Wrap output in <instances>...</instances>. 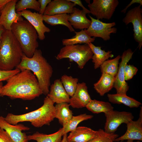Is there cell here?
Segmentation results:
<instances>
[{"mask_svg": "<svg viewBox=\"0 0 142 142\" xmlns=\"http://www.w3.org/2000/svg\"><path fill=\"white\" fill-rule=\"evenodd\" d=\"M6 81L2 88L0 96L30 100L43 94L36 76L29 70H21Z\"/></svg>", "mask_w": 142, "mask_h": 142, "instance_id": "1", "label": "cell"}, {"mask_svg": "<svg viewBox=\"0 0 142 142\" xmlns=\"http://www.w3.org/2000/svg\"><path fill=\"white\" fill-rule=\"evenodd\" d=\"M16 68L20 70L27 69L33 72L38 80L43 94L47 95L49 92L53 71L40 49H37L30 58L24 54L21 63Z\"/></svg>", "mask_w": 142, "mask_h": 142, "instance_id": "2", "label": "cell"}, {"mask_svg": "<svg viewBox=\"0 0 142 142\" xmlns=\"http://www.w3.org/2000/svg\"><path fill=\"white\" fill-rule=\"evenodd\" d=\"M54 103L47 96L44 99L43 104L40 108L30 112L19 115L8 113L5 120L10 124L15 125L20 122H30L36 127L44 125H49L55 118Z\"/></svg>", "mask_w": 142, "mask_h": 142, "instance_id": "3", "label": "cell"}, {"mask_svg": "<svg viewBox=\"0 0 142 142\" xmlns=\"http://www.w3.org/2000/svg\"><path fill=\"white\" fill-rule=\"evenodd\" d=\"M23 54L20 44L11 31L5 29L0 45V70H9L16 68Z\"/></svg>", "mask_w": 142, "mask_h": 142, "instance_id": "4", "label": "cell"}, {"mask_svg": "<svg viewBox=\"0 0 142 142\" xmlns=\"http://www.w3.org/2000/svg\"><path fill=\"white\" fill-rule=\"evenodd\" d=\"M11 30L18 42L24 54L30 58L39 46L37 32L32 25L24 19L14 23Z\"/></svg>", "mask_w": 142, "mask_h": 142, "instance_id": "5", "label": "cell"}, {"mask_svg": "<svg viewBox=\"0 0 142 142\" xmlns=\"http://www.w3.org/2000/svg\"><path fill=\"white\" fill-rule=\"evenodd\" d=\"M93 55L88 44H77L65 46L60 49L56 58L58 60L68 58L76 63L78 67L82 69L92 59Z\"/></svg>", "mask_w": 142, "mask_h": 142, "instance_id": "6", "label": "cell"}, {"mask_svg": "<svg viewBox=\"0 0 142 142\" xmlns=\"http://www.w3.org/2000/svg\"><path fill=\"white\" fill-rule=\"evenodd\" d=\"M118 0H93L88 5L90 13L97 19L109 20L118 6Z\"/></svg>", "mask_w": 142, "mask_h": 142, "instance_id": "7", "label": "cell"}, {"mask_svg": "<svg viewBox=\"0 0 142 142\" xmlns=\"http://www.w3.org/2000/svg\"><path fill=\"white\" fill-rule=\"evenodd\" d=\"M89 17L91 23L89 27L85 30L90 37L100 38L104 41H107L110 39L111 34L116 33L117 28L114 27L116 25L115 22L106 23L95 19L89 15Z\"/></svg>", "mask_w": 142, "mask_h": 142, "instance_id": "8", "label": "cell"}, {"mask_svg": "<svg viewBox=\"0 0 142 142\" xmlns=\"http://www.w3.org/2000/svg\"><path fill=\"white\" fill-rule=\"evenodd\" d=\"M139 5L129 10L122 20L126 25L132 23L134 40L138 43L140 49L142 45V10Z\"/></svg>", "mask_w": 142, "mask_h": 142, "instance_id": "9", "label": "cell"}, {"mask_svg": "<svg viewBox=\"0 0 142 142\" xmlns=\"http://www.w3.org/2000/svg\"><path fill=\"white\" fill-rule=\"evenodd\" d=\"M104 114L106 119L104 131L109 134L115 133L121 124L123 123L126 124L134 118L131 113L124 111L113 110Z\"/></svg>", "mask_w": 142, "mask_h": 142, "instance_id": "10", "label": "cell"}, {"mask_svg": "<svg viewBox=\"0 0 142 142\" xmlns=\"http://www.w3.org/2000/svg\"><path fill=\"white\" fill-rule=\"evenodd\" d=\"M133 52L130 49L125 50L121 56V60L119 64L118 72L115 78L114 85L116 93L126 94L129 87L124 78L125 69L126 65L132 58Z\"/></svg>", "mask_w": 142, "mask_h": 142, "instance_id": "11", "label": "cell"}, {"mask_svg": "<svg viewBox=\"0 0 142 142\" xmlns=\"http://www.w3.org/2000/svg\"><path fill=\"white\" fill-rule=\"evenodd\" d=\"M17 13L19 16L25 18L34 27L37 32L38 38L40 40H44L45 38V33L50 31L49 28L43 23V15L38 12H33L27 9Z\"/></svg>", "mask_w": 142, "mask_h": 142, "instance_id": "12", "label": "cell"}, {"mask_svg": "<svg viewBox=\"0 0 142 142\" xmlns=\"http://www.w3.org/2000/svg\"><path fill=\"white\" fill-rule=\"evenodd\" d=\"M17 0H10L1 11L0 24L5 29L11 30L13 24L23 19L16 11Z\"/></svg>", "mask_w": 142, "mask_h": 142, "instance_id": "13", "label": "cell"}, {"mask_svg": "<svg viewBox=\"0 0 142 142\" xmlns=\"http://www.w3.org/2000/svg\"><path fill=\"white\" fill-rule=\"evenodd\" d=\"M0 128L6 131L13 142H28L27 135L22 131L28 130L30 128L21 124L13 125L6 121L5 118L0 116Z\"/></svg>", "mask_w": 142, "mask_h": 142, "instance_id": "14", "label": "cell"}, {"mask_svg": "<svg viewBox=\"0 0 142 142\" xmlns=\"http://www.w3.org/2000/svg\"><path fill=\"white\" fill-rule=\"evenodd\" d=\"M138 119L132 120L126 124L127 130L125 133L115 140L118 142L124 140H138L142 141V109L141 108Z\"/></svg>", "mask_w": 142, "mask_h": 142, "instance_id": "15", "label": "cell"}, {"mask_svg": "<svg viewBox=\"0 0 142 142\" xmlns=\"http://www.w3.org/2000/svg\"><path fill=\"white\" fill-rule=\"evenodd\" d=\"M76 6L69 0H54L48 5L43 15L53 16L66 13H72Z\"/></svg>", "mask_w": 142, "mask_h": 142, "instance_id": "16", "label": "cell"}, {"mask_svg": "<svg viewBox=\"0 0 142 142\" xmlns=\"http://www.w3.org/2000/svg\"><path fill=\"white\" fill-rule=\"evenodd\" d=\"M91 100L86 84L78 83L74 93L70 98L69 104L74 108H81L85 107Z\"/></svg>", "mask_w": 142, "mask_h": 142, "instance_id": "17", "label": "cell"}, {"mask_svg": "<svg viewBox=\"0 0 142 142\" xmlns=\"http://www.w3.org/2000/svg\"><path fill=\"white\" fill-rule=\"evenodd\" d=\"M47 96L57 104L69 103L70 97L65 91L59 79L55 80L50 86V90Z\"/></svg>", "mask_w": 142, "mask_h": 142, "instance_id": "18", "label": "cell"}, {"mask_svg": "<svg viewBox=\"0 0 142 142\" xmlns=\"http://www.w3.org/2000/svg\"><path fill=\"white\" fill-rule=\"evenodd\" d=\"M97 131L84 126L77 127L67 136L68 142H88L96 137Z\"/></svg>", "mask_w": 142, "mask_h": 142, "instance_id": "19", "label": "cell"}, {"mask_svg": "<svg viewBox=\"0 0 142 142\" xmlns=\"http://www.w3.org/2000/svg\"><path fill=\"white\" fill-rule=\"evenodd\" d=\"M87 14L84 10L74 7L72 13L69 14L68 21L73 28L81 30L87 29L91 21L86 17Z\"/></svg>", "mask_w": 142, "mask_h": 142, "instance_id": "20", "label": "cell"}, {"mask_svg": "<svg viewBox=\"0 0 142 142\" xmlns=\"http://www.w3.org/2000/svg\"><path fill=\"white\" fill-rule=\"evenodd\" d=\"M88 44L93 53L92 59V62L94 64L95 69L99 67L105 61L109 58H111L114 57V55L111 53V51L106 52L104 50H102L101 47L96 46L92 43Z\"/></svg>", "mask_w": 142, "mask_h": 142, "instance_id": "21", "label": "cell"}, {"mask_svg": "<svg viewBox=\"0 0 142 142\" xmlns=\"http://www.w3.org/2000/svg\"><path fill=\"white\" fill-rule=\"evenodd\" d=\"M115 77L102 73L99 80L94 84V88L101 96H103L113 87Z\"/></svg>", "mask_w": 142, "mask_h": 142, "instance_id": "22", "label": "cell"}, {"mask_svg": "<svg viewBox=\"0 0 142 142\" xmlns=\"http://www.w3.org/2000/svg\"><path fill=\"white\" fill-rule=\"evenodd\" d=\"M64 134L62 128L52 134H46L36 132L32 135H28L27 137L28 141L33 140L37 142H61Z\"/></svg>", "mask_w": 142, "mask_h": 142, "instance_id": "23", "label": "cell"}, {"mask_svg": "<svg viewBox=\"0 0 142 142\" xmlns=\"http://www.w3.org/2000/svg\"><path fill=\"white\" fill-rule=\"evenodd\" d=\"M107 97L109 101L113 104H123L130 108H138L141 103L126 94H108Z\"/></svg>", "mask_w": 142, "mask_h": 142, "instance_id": "24", "label": "cell"}, {"mask_svg": "<svg viewBox=\"0 0 142 142\" xmlns=\"http://www.w3.org/2000/svg\"><path fill=\"white\" fill-rule=\"evenodd\" d=\"M70 105L66 103L57 104L55 106V118H57L59 123L64 126L71 119L73 115L72 111L69 108Z\"/></svg>", "mask_w": 142, "mask_h": 142, "instance_id": "25", "label": "cell"}, {"mask_svg": "<svg viewBox=\"0 0 142 142\" xmlns=\"http://www.w3.org/2000/svg\"><path fill=\"white\" fill-rule=\"evenodd\" d=\"M69 14L64 13L53 16L43 15V21L52 26L60 25L67 27L70 32L75 31L74 28L68 21Z\"/></svg>", "mask_w": 142, "mask_h": 142, "instance_id": "26", "label": "cell"}, {"mask_svg": "<svg viewBox=\"0 0 142 142\" xmlns=\"http://www.w3.org/2000/svg\"><path fill=\"white\" fill-rule=\"evenodd\" d=\"M75 35L69 39H63L62 44L64 46L77 44H88L92 43L95 40V38L90 37L86 33L85 30H82L78 32H75Z\"/></svg>", "mask_w": 142, "mask_h": 142, "instance_id": "27", "label": "cell"}, {"mask_svg": "<svg viewBox=\"0 0 142 142\" xmlns=\"http://www.w3.org/2000/svg\"><path fill=\"white\" fill-rule=\"evenodd\" d=\"M85 107L94 114L104 113V114L114 110V107L109 102L91 100Z\"/></svg>", "mask_w": 142, "mask_h": 142, "instance_id": "28", "label": "cell"}, {"mask_svg": "<svg viewBox=\"0 0 142 142\" xmlns=\"http://www.w3.org/2000/svg\"><path fill=\"white\" fill-rule=\"evenodd\" d=\"M121 58V56L118 55L113 59L105 61L100 67L102 73H106L115 77L118 72L119 61Z\"/></svg>", "mask_w": 142, "mask_h": 142, "instance_id": "29", "label": "cell"}, {"mask_svg": "<svg viewBox=\"0 0 142 142\" xmlns=\"http://www.w3.org/2000/svg\"><path fill=\"white\" fill-rule=\"evenodd\" d=\"M93 117L92 115L86 113L81 114L76 116H73L71 119L62 128L64 134H67L75 129L78 124L82 121L90 119Z\"/></svg>", "mask_w": 142, "mask_h": 142, "instance_id": "30", "label": "cell"}, {"mask_svg": "<svg viewBox=\"0 0 142 142\" xmlns=\"http://www.w3.org/2000/svg\"><path fill=\"white\" fill-rule=\"evenodd\" d=\"M60 80L67 93L72 97L76 89L78 79L65 74L62 76Z\"/></svg>", "mask_w": 142, "mask_h": 142, "instance_id": "31", "label": "cell"}, {"mask_svg": "<svg viewBox=\"0 0 142 142\" xmlns=\"http://www.w3.org/2000/svg\"><path fill=\"white\" fill-rule=\"evenodd\" d=\"M40 5L36 0H20L17 2L15 9L17 12H19L27 9H33L39 12Z\"/></svg>", "mask_w": 142, "mask_h": 142, "instance_id": "32", "label": "cell"}, {"mask_svg": "<svg viewBox=\"0 0 142 142\" xmlns=\"http://www.w3.org/2000/svg\"><path fill=\"white\" fill-rule=\"evenodd\" d=\"M97 131V136L88 142H115V139L119 137L118 134L108 133L102 129Z\"/></svg>", "mask_w": 142, "mask_h": 142, "instance_id": "33", "label": "cell"}, {"mask_svg": "<svg viewBox=\"0 0 142 142\" xmlns=\"http://www.w3.org/2000/svg\"><path fill=\"white\" fill-rule=\"evenodd\" d=\"M138 71L137 68L133 65H126L125 69L124 78L125 81L131 79L136 74Z\"/></svg>", "mask_w": 142, "mask_h": 142, "instance_id": "34", "label": "cell"}, {"mask_svg": "<svg viewBox=\"0 0 142 142\" xmlns=\"http://www.w3.org/2000/svg\"><path fill=\"white\" fill-rule=\"evenodd\" d=\"M20 71L17 68L9 70H0V82L7 81L12 76L19 73Z\"/></svg>", "mask_w": 142, "mask_h": 142, "instance_id": "35", "label": "cell"}, {"mask_svg": "<svg viewBox=\"0 0 142 142\" xmlns=\"http://www.w3.org/2000/svg\"><path fill=\"white\" fill-rule=\"evenodd\" d=\"M0 142H13L7 132L0 128Z\"/></svg>", "mask_w": 142, "mask_h": 142, "instance_id": "36", "label": "cell"}, {"mask_svg": "<svg viewBox=\"0 0 142 142\" xmlns=\"http://www.w3.org/2000/svg\"><path fill=\"white\" fill-rule=\"evenodd\" d=\"M51 1V0H38V1L40 5L39 13L43 15L46 7Z\"/></svg>", "mask_w": 142, "mask_h": 142, "instance_id": "37", "label": "cell"}, {"mask_svg": "<svg viewBox=\"0 0 142 142\" xmlns=\"http://www.w3.org/2000/svg\"><path fill=\"white\" fill-rule=\"evenodd\" d=\"M69 1L74 3L76 5H78L82 8V9L84 11L87 13H90L89 10L85 8L83 4L81 1L80 0H69Z\"/></svg>", "mask_w": 142, "mask_h": 142, "instance_id": "38", "label": "cell"}, {"mask_svg": "<svg viewBox=\"0 0 142 142\" xmlns=\"http://www.w3.org/2000/svg\"><path fill=\"white\" fill-rule=\"evenodd\" d=\"M135 3L139 4L141 6L142 5V1L141 0H132L124 9L121 11V12L124 13H126L127 9L132 4Z\"/></svg>", "mask_w": 142, "mask_h": 142, "instance_id": "39", "label": "cell"}, {"mask_svg": "<svg viewBox=\"0 0 142 142\" xmlns=\"http://www.w3.org/2000/svg\"><path fill=\"white\" fill-rule=\"evenodd\" d=\"M10 0H0V10L1 11Z\"/></svg>", "mask_w": 142, "mask_h": 142, "instance_id": "40", "label": "cell"}, {"mask_svg": "<svg viewBox=\"0 0 142 142\" xmlns=\"http://www.w3.org/2000/svg\"><path fill=\"white\" fill-rule=\"evenodd\" d=\"M4 30L5 29L4 27L2 25L0 24V45L2 36Z\"/></svg>", "mask_w": 142, "mask_h": 142, "instance_id": "41", "label": "cell"}, {"mask_svg": "<svg viewBox=\"0 0 142 142\" xmlns=\"http://www.w3.org/2000/svg\"><path fill=\"white\" fill-rule=\"evenodd\" d=\"M63 139L61 142H68L67 139V134H64L63 136Z\"/></svg>", "mask_w": 142, "mask_h": 142, "instance_id": "42", "label": "cell"}, {"mask_svg": "<svg viewBox=\"0 0 142 142\" xmlns=\"http://www.w3.org/2000/svg\"><path fill=\"white\" fill-rule=\"evenodd\" d=\"M3 86V84L2 82H0V93L1 92V90Z\"/></svg>", "mask_w": 142, "mask_h": 142, "instance_id": "43", "label": "cell"}, {"mask_svg": "<svg viewBox=\"0 0 142 142\" xmlns=\"http://www.w3.org/2000/svg\"><path fill=\"white\" fill-rule=\"evenodd\" d=\"M133 140H128L127 142H133ZM119 142H121V141H119ZM136 142H140L139 141H138Z\"/></svg>", "mask_w": 142, "mask_h": 142, "instance_id": "44", "label": "cell"}, {"mask_svg": "<svg viewBox=\"0 0 142 142\" xmlns=\"http://www.w3.org/2000/svg\"><path fill=\"white\" fill-rule=\"evenodd\" d=\"M1 11L0 10V16L1 15Z\"/></svg>", "mask_w": 142, "mask_h": 142, "instance_id": "45", "label": "cell"}]
</instances>
